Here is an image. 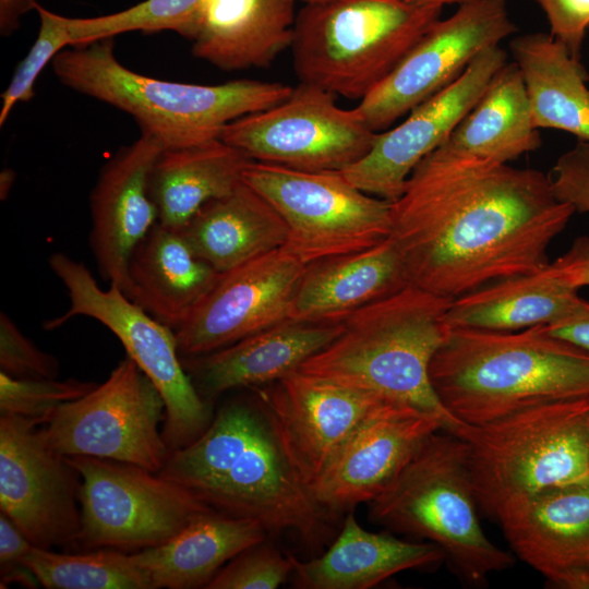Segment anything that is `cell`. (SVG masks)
Instances as JSON below:
<instances>
[{"label": "cell", "mask_w": 589, "mask_h": 589, "mask_svg": "<svg viewBox=\"0 0 589 589\" xmlns=\"http://www.w3.org/2000/svg\"><path fill=\"white\" fill-rule=\"evenodd\" d=\"M266 532L254 519L213 509L163 544L132 553L154 589L207 587L233 557L263 542Z\"/></svg>", "instance_id": "obj_28"}, {"label": "cell", "mask_w": 589, "mask_h": 589, "mask_svg": "<svg viewBox=\"0 0 589 589\" xmlns=\"http://www.w3.org/2000/svg\"><path fill=\"white\" fill-rule=\"evenodd\" d=\"M544 13L550 34L580 60L589 27V0H533Z\"/></svg>", "instance_id": "obj_40"}, {"label": "cell", "mask_w": 589, "mask_h": 589, "mask_svg": "<svg viewBox=\"0 0 589 589\" xmlns=\"http://www.w3.org/2000/svg\"><path fill=\"white\" fill-rule=\"evenodd\" d=\"M259 400L309 488L348 438L390 402L373 393L300 371L274 382L260 393Z\"/></svg>", "instance_id": "obj_18"}, {"label": "cell", "mask_w": 589, "mask_h": 589, "mask_svg": "<svg viewBox=\"0 0 589 589\" xmlns=\"http://www.w3.org/2000/svg\"><path fill=\"white\" fill-rule=\"evenodd\" d=\"M166 405L156 386L125 357L101 384L63 404L44 424L64 456H92L158 472L170 452L163 437Z\"/></svg>", "instance_id": "obj_12"}, {"label": "cell", "mask_w": 589, "mask_h": 589, "mask_svg": "<svg viewBox=\"0 0 589 589\" xmlns=\"http://www.w3.org/2000/svg\"><path fill=\"white\" fill-rule=\"evenodd\" d=\"M81 476L80 541L86 549L137 552L171 539L213 510L184 486L144 467L68 456Z\"/></svg>", "instance_id": "obj_11"}, {"label": "cell", "mask_w": 589, "mask_h": 589, "mask_svg": "<svg viewBox=\"0 0 589 589\" xmlns=\"http://www.w3.org/2000/svg\"><path fill=\"white\" fill-rule=\"evenodd\" d=\"M14 182V172L10 169H5L1 172V180H0V193H1V200H4L8 195V193L11 190V187Z\"/></svg>", "instance_id": "obj_45"}, {"label": "cell", "mask_w": 589, "mask_h": 589, "mask_svg": "<svg viewBox=\"0 0 589 589\" xmlns=\"http://www.w3.org/2000/svg\"><path fill=\"white\" fill-rule=\"evenodd\" d=\"M507 0H468L435 21L392 73L356 106L375 132L453 83L483 50L514 35Z\"/></svg>", "instance_id": "obj_14"}, {"label": "cell", "mask_w": 589, "mask_h": 589, "mask_svg": "<svg viewBox=\"0 0 589 589\" xmlns=\"http://www.w3.org/2000/svg\"><path fill=\"white\" fill-rule=\"evenodd\" d=\"M588 434H589V414H588Z\"/></svg>", "instance_id": "obj_47"}, {"label": "cell", "mask_w": 589, "mask_h": 589, "mask_svg": "<svg viewBox=\"0 0 589 589\" xmlns=\"http://www.w3.org/2000/svg\"><path fill=\"white\" fill-rule=\"evenodd\" d=\"M209 0H143L125 10L94 17H69L72 46L129 32L173 31L188 39Z\"/></svg>", "instance_id": "obj_34"}, {"label": "cell", "mask_w": 589, "mask_h": 589, "mask_svg": "<svg viewBox=\"0 0 589 589\" xmlns=\"http://www.w3.org/2000/svg\"><path fill=\"white\" fill-rule=\"evenodd\" d=\"M509 49L527 87L534 127L589 142V88L580 60L542 32L512 38Z\"/></svg>", "instance_id": "obj_31"}, {"label": "cell", "mask_w": 589, "mask_h": 589, "mask_svg": "<svg viewBox=\"0 0 589 589\" xmlns=\"http://www.w3.org/2000/svg\"><path fill=\"white\" fill-rule=\"evenodd\" d=\"M589 397L528 407L449 431L467 445L479 507L490 517L508 503L589 481Z\"/></svg>", "instance_id": "obj_8"}, {"label": "cell", "mask_w": 589, "mask_h": 589, "mask_svg": "<svg viewBox=\"0 0 589 589\" xmlns=\"http://www.w3.org/2000/svg\"><path fill=\"white\" fill-rule=\"evenodd\" d=\"M342 322L287 318L215 351L181 357V361L195 389L208 402L227 390L274 383L298 371L341 333Z\"/></svg>", "instance_id": "obj_22"}, {"label": "cell", "mask_w": 589, "mask_h": 589, "mask_svg": "<svg viewBox=\"0 0 589 589\" xmlns=\"http://www.w3.org/2000/svg\"><path fill=\"white\" fill-rule=\"evenodd\" d=\"M294 0H209L190 36L192 53L224 71L269 67L290 49Z\"/></svg>", "instance_id": "obj_24"}, {"label": "cell", "mask_w": 589, "mask_h": 589, "mask_svg": "<svg viewBox=\"0 0 589 589\" xmlns=\"http://www.w3.org/2000/svg\"><path fill=\"white\" fill-rule=\"evenodd\" d=\"M213 509L291 530L314 543L328 513L314 500L259 400L225 404L194 442L171 452L157 472Z\"/></svg>", "instance_id": "obj_2"}, {"label": "cell", "mask_w": 589, "mask_h": 589, "mask_svg": "<svg viewBox=\"0 0 589 589\" xmlns=\"http://www.w3.org/2000/svg\"><path fill=\"white\" fill-rule=\"evenodd\" d=\"M369 504L373 521L435 544L471 585L514 564L513 555L495 545L481 527L467 445L447 430L430 435Z\"/></svg>", "instance_id": "obj_7"}, {"label": "cell", "mask_w": 589, "mask_h": 589, "mask_svg": "<svg viewBox=\"0 0 589 589\" xmlns=\"http://www.w3.org/2000/svg\"><path fill=\"white\" fill-rule=\"evenodd\" d=\"M57 358L37 347L15 322L0 313V372L15 378H57Z\"/></svg>", "instance_id": "obj_38"}, {"label": "cell", "mask_w": 589, "mask_h": 589, "mask_svg": "<svg viewBox=\"0 0 589 589\" xmlns=\"http://www.w3.org/2000/svg\"><path fill=\"white\" fill-rule=\"evenodd\" d=\"M430 377L454 418L479 424L537 405L589 397V351L542 326L450 328L433 357Z\"/></svg>", "instance_id": "obj_3"}, {"label": "cell", "mask_w": 589, "mask_h": 589, "mask_svg": "<svg viewBox=\"0 0 589 589\" xmlns=\"http://www.w3.org/2000/svg\"><path fill=\"white\" fill-rule=\"evenodd\" d=\"M51 68L61 84L128 113L164 148L220 140L229 123L280 103L292 91L280 82L251 79L208 85L151 77L117 59L113 38L69 47Z\"/></svg>", "instance_id": "obj_5"}, {"label": "cell", "mask_w": 589, "mask_h": 589, "mask_svg": "<svg viewBox=\"0 0 589 589\" xmlns=\"http://www.w3.org/2000/svg\"><path fill=\"white\" fill-rule=\"evenodd\" d=\"M35 545L4 514H0V587L7 588L17 584L27 588H36L39 582L33 573L23 564L26 555Z\"/></svg>", "instance_id": "obj_41"}, {"label": "cell", "mask_w": 589, "mask_h": 589, "mask_svg": "<svg viewBox=\"0 0 589 589\" xmlns=\"http://www.w3.org/2000/svg\"><path fill=\"white\" fill-rule=\"evenodd\" d=\"M335 95L299 83L280 103L229 123L220 140L251 160L308 171H342L364 157L378 132L357 107L337 105Z\"/></svg>", "instance_id": "obj_13"}, {"label": "cell", "mask_w": 589, "mask_h": 589, "mask_svg": "<svg viewBox=\"0 0 589 589\" xmlns=\"http://www.w3.org/2000/svg\"><path fill=\"white\" fill-rule=\"evenodd\" d=\"M43 424L0 416V508L37 548L79 543L81 476Z\"/></svg>", "instance_id": "obj_15"}, {"label": "cell", "mask_w": 589, "mask_h": 589, "mask_svg": "<svg viewBox=\"0 0 589 589\" xmlns=\"http://www.w3.org/2000/svg\"><path fill=\"white\" fill-rule=\"evenodd\" d=\"M297 3H308V2H313V1H318V0H294ZM413 2H417V3H421V4H429V5H437V7H444V5H449V4H461L468 0H411Z\"/></svg>", "instance_id": "obj_46"}, {"label": "cell", "mask_w": 589, "mask_h": 589, "mask_svg": "<svg viewBox=\"0 0 589 589\" xmlns=\"http://www.w3.org/2000/svg\"><path fill=\"white\" fill-rule=\"evenodd\" d=\"M579 299L578 289L562 281L548 265L453 299L446 322L450 328L517 332L561 320Z\"/></svg>", "instance_id": "obj_32"}, {"label": "cell", "mask_w": 589, "mask_h": 589, "mask_svg": "<svg viewBox=\"0 0 589 589\" xmlns=\"http://www.w3.org/2000/svg\"><path fill=\"white\" fill-rule=\"evenodd\" d=\"M35 11L39 19L37 36L1 94L0 127L7 122L19 103L33 99L36 81L45 67L51 63L58 53L72 46L64 15L39 3Z\"/></svg>", "instance_id": "obj_35"}, {"label": "cell", "mask_w": 589, "mask_h": 589, "mask_svg": "<svg viewBox=\"0 0 589 589\" xmlns=\"http://www.w3.org/2000/svg\"><path fill=\"white\" fill-rule=\"evenodd\" d=\"M442 7L411 0H318L297 11L290 46L301 83L362 100L401 62Z\"/></svg>", "instance_id": "obj_6"}, {"label": "cell", "mask_w": 589, "mask_h": 589, "mask_svg": "<svg viewBox=\"0 0 589 589\" xmlns=\"http://www.w3.org/2000/svg\"><path fill=\"white\" fill-rule=\"evenodd\" d=\"M410 285L401 252L389 236L369 249L306 264L288 318L342 322Z\"/></svg>", "instance_id": "obj_23"}, {"label": "cell", "mask_w": 589, "mask_h": 589, "mask_svg": "<svg viewBox=\"0 0 589 589\" xmlns=\"http://www.w3.org/2000/svg\"><path fill=\"white\" fill-rule=\"evenodd\" d=\"M562 281L579 289L589 286V237L577 238L566 253L549 264Z\"/></svg>", "instance_id": "obj_42"}, {"label": "cell", "mask_w": 589, "mask_h": 589, "mask_svg": "<svg viewBox=\"0 0 589 589\" xmlns=\"http://www.w3.org/2000/svg\"><path fill=\"white\" fill-rule=\"evenodd\" d=\"M97 386L76 378H15L0 372V414H14L46 424L63 404L76 400Z\"/></svg>", "instance_id": "obj_36"}, {"label": "cell", "mask_w": 589, "mask_h": 589, "mask_svg": "<svg viewBox=\"0 0 589 589\" xmlns=\"http://www.w3.org/2000/svg\"><path fill=\"white\" fill-rule=\"evenodd\" d=\"M179 231L218 273L284 247L288 236L283 218L244 181L205 204Z\"/></svg>", "instance_id": "obj_27"}, {"label": "cell", "mask_w": 589, "mask_h": 589, "mask_svg": "<svg viewBox=\"0 0 589 589\" xmlns=\"http://www.w3.org/2000/svg\"><path fill=\"white\" fill-rule=\"evenodd\" d=\"M538 130L521 71L516 62H507L474 107L435 149L507 164L541 146Z\"/></svg>", "instance_id": "obj_29"}, {"label": "cell", "mask_w": 589, "mask_h": 589, "mask_svg": "<svg viewBox=\"0 0 589 589\" xmlns=\"http://www.w3.org/2000/svg\"><path fill=\"white\" fill-rule=\"evenodd\" d=\"M557 201L589 214V142L578 140L556 160L550 175Z\"/></svg>", "instance_id": "obj_39"}, {"label": "cell", "mask_w": 589, "mask_h": 589, "mask_svg": "<svg viewBox=\"0 0 589 589\" xmlns=\"http://www.w3.org/2000/svg\"><path fill=\"white\" fill-rule=\"evenodd\" d=\"M542 327L549 334L589 351V301L580 298L569 314Z\"/></svg>", "instance_id": "obj_43"}, {"label": "cell", "mask_w": 589, "mask_h": 589, "mask_svg": "<svg viewBox=\"0 0 589 589\" xmlns=\"http://www.w3.org/2000/svg\"><path fill=\"white\" fill-rule=\"evenodd\" d=\"M293 570L290 555L261 542L227 563L207 585V589H276Z\"/></svg>", "instance_id": "obj_37"}, {"label": "cell", "mask_w": 589, "mask_h": 589, "mask_svg": "<svg viewBox=\"0 0 589 589\" xmlns=\"http://www.w3.org/2000/svg\"><path fill=\"white\" fill-rule=\"evenodd\" d=\"M588 34H589V27H588Z\"/></svg>", "instance_id": "obj_48"}, {"label": "cell", "mask_w": 589, "mask_h": 589, "mask_svg": "<svg viewBox=\"0 0 589 589\" xmlns=\"http://www.w3.org/2000/svg\"><path fill=\"white\" fill-rule=\"evenodd\" d=\"M575 214L538 169L434 149L392 202V233L411 285L458 298L537 273Z\"/></svg>", "instance_id": "obj_1"}, {"label": "cell", "mask_w": 589, "mask_h": 589, "mask_svg": "<svg viewBox=\"0 0 589 589\" xmlns=\"http://www.w3.org/2000/svg\"><path fill=\"white\" fill-rule=\"evenodd\" d=\"M440 430H446L440 416L387 402L348 438L311 484L314 500L328 514L370 503Z\"/></svg>", "instance_id": "obj_19"}, {"label": "cell", "mask_w": 589, "mask_h": 589, "mask_svg": "<svg viewBox=\"0 0 589 589\" xmlns=\"http://www.w3.org/2000/svg\"><path fill=\"white\" fill-rule=\"evenodd\" d=\"M37 4V0H0L1 35L13 34L20 26L21 17L35 10Z\"/></svg>", "instance_id": "obj_44"}, {"label": "cell", "mask_w": 589, "mask_h": 589, "mask_svg": "<svg viewBox=\"0 0 589 589\" xmlns=\"http://www.w3.org/2000/svg\"><path fill=\"white\" fill-rule=\"evenodd\" d=\"M250 160L221 140L164 148L149 176L158 223L177 230L182 228L205 204L239 185Z\"/></svg>", "instance_id": "obj_30"}, {"label": "cell", "mask_w": 589, "mask_h": 589, "mask_svg": "<svg viewBox=\"0 0 589 589\" xmlns=\"http://www.w3.org/2000/svg\"><path fill=\"white\" fill-rule=\"evenodd\" d=\"M507 62L501 46L483 50L453 83L398 125L378 132L370 152L344 169V177L368 194L396 201L416 166L445 141Z\"/></svg>", "instance_id": "obj_16"}, {"label": "cell", "mask_w": 589, "mask_h": 589, "mask_svg": "<svg viewBox=\"0 0 589 589\" xmlns=\"http://www.w3.org/2000/svg\"><path fill=\"white\" fill-rule=\"evenodd\" d=\"M163 149L157 139L141 132L101 167L89 196V244L99 274L128 298L131 255L158 223L149 176Z\"/></svg>", "instance_id": "obj_20"}, {"label": "cell", "mask_w": 589, "mask_h": 589, "mask_svg": "<svg viewBox=\"0 0 589 589\" xmlns=\"http://www.w3.org/2000/svg\"><path fill=\"white\" fill-rule=\"evenodd\" d=\"M452 301L410 284L347 317L341 333L298 371L433 412L453 431L464 422L445 409L430 377L450 330Z\"/></svg>", "instance_id": "obj_4"}, {"label": "cell", "mask_w": 589, "mask_h": 589, "mask_svg": "<svg viewBox=\"0 0 589 589\" xmlns=\"http://www.w3.org/2000/svg\"><path fill=\"white\" fill-rule=\"evenodd\" d=\"M243 181L283 218L285 245L305 264L369 249L392 233V202L359 190L341 171L250 160Z\"/></svg>", "instance_id": "obj_10"}, {"label": "cell", "mask_w": 589, "mask_h": 589, "mask_svg": "<svg viewBox=\"0 0 589 589\" xmlns=\"http://www.w3.org/2000/svg\"><path fill=\"white\" fill-rule=\"evenodd\" d=\"M48 263L65 287L70 305L61 315L45 321L44 328H59L76 316L101 323L161 395L166 405L163 437L169 452L199 438L213 420L212 411L183 368L175 330L155 320L117 286L100 288L89 269L65 253L51 254Z\"/></svg>", "instance_id": "obj_9"}, {"label": "cell", "mask_w": 589, "mask_h": 589, "mask_svg": "<svg viewBox=\"0 0 589 589\" xmlns=\"http://www.w3.org/2000/svg\"><path fill=\"white\" fill-rule=\"evenodd\" d=\"M305 267L284 245L220 273L175 332L180 356L215 351L287 320Z\"/></svg>", "instance_id": "obj_17"}, {"label": "cell", "mask_w": 589, "mask_h": 589, "mask_svg": "<svg viewBox=\"0 0 589 589\" xmlns=\"http://www.w3.org/2000/svg\"><path fill=\"white\" fill-rule=\"evenodd\" d=\"M290 557L297 588L368 589L398 573L434 565L444 554L428 541L409 542L369 531L350 513L323 555L308 562Z\"/></svg>", "instance_id": "obj_26"}, {"label": "cell", "mask_w": 589, "mask_h": 589, "mask_svg": "<svg viewBox=\"0 0 589 589\" xmlns=\"http://www.w3.org/2000/svg\"><path fill=\"white\" fill-rule=\"evenodd\" d=\"M495 519L516 556L549 581L589 589V481L515 500Z\"/></svg>", "instance_id": "obj_21"}, {"label": "cell", "mask_w": 589, "mask_h": 589, "mask_svg": "<svg viewBox=\"0 0 589 589\" xmlns=\"http://www.w3.org/2000/svg\"><path fill=\"white\" fill-rule=\"evenodd\" d=\"M219 275L179 230L157 223L131 255L129 299L176 332Z\"/></svg>", "instance_id": "obj_25"}, {"label": "cell", "mask_w": 589, "mask_h": 589, "mask_svg": "<svg viewBox=\"0 0 589 589\" xmlns=\"http://www.w3.org/2000/svg\"><path fill=\"white\" fill-rule=\"evenodd\" d=\"M23 564L48 589H154L133 553L116 549L60 553L34 546Z\"/></svg>", "instance_id": "obj_33"}]
</instances>
